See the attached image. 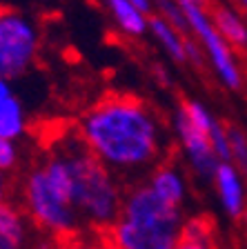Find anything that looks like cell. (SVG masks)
<instances>
[{"label": "cell", "instance_id": "obj_6", "mask_svg": "<svg viewBox=\"0 0 247 249\" xmlns=\"http://www.w3.org/2000/svg\"><path fill=\"white\" fill-rule=\"evenodd\" d=\"M40 31L29 16L0 7V78L16 80L36 65Z\"/></svg>", "mask_w": 247, "mask_h": 249}, {"label": "cell", "instance_id": "obj_22", "mask_svg": "<svg viewBox=\"0 0 247 249\" xmlns=\"http://www.w3.org/2000/svg\"><path fill=\"white\" fill-rule=\"evenodd\" d=\"M11 187H14V185H11V176H9V174H2V171H0V205L9 200Z\"/></svg>", "mask_w": 247, "mask_h": 249}, {"label": "cell", "instance_id": "obj_20", "mask_svg": "<svg viewBox=\"0 0 247 249\" xmlns=\"http://www.w3.org/2000/svg\"><path fill=\"white\" fill-rule=\"evenodd\" d=\"M185 65H191V67H196V69L207 67L205 52H203V47L198 45V40H196L194 36L185 38Z\"/></svg>", "mask_w": 247, "mask_h": 249}, {"label": "cell", "instance_id": "obj_5", "mask_svg": "<svg viewBox=\"0 0 247 249\" xmlns=\"http://www.w3.org/2000/svg\"><path fill=\"white\" fill-rule=\"evenodd\" d=\"M180 5L185 11L190 36H194L198 45L203 47L207 67L211 69V73L225 89L241 91L245 85V76H243L241 62L236 58V49L218 34V29L211 22L207 5L196 2V0H180Z\"/></svg>", "mask_w": 247, "mask_h": 249}, {"label": "cell", "instance_id": "obj_24", "mask_svg": "<svg viewBox=\"0 0 247 249\" xmlns=\"http://www.w3.org/2000/svg\"><path fill=\"white\" fill-rule=\"evenodd\" d=\"M129 2H132L136 9L143 11V14H147V16L154 14V0H129Z\"/></svg>", "mask_w": 247, "mask_h": 249}, {"label": "cell", "instance_id": "obj_18", "mask_svg": "<svg viewBox=\"0 0 247 249\" xmlns=\"http://www.w3.org/2000/svg\"><path fill=\"white\" fill-rule=\"evenodd\" d=\"M209 142L211 149L216 154V158L221 162H229L232 160V151H229V136H227V123L218 120L209 131Z\"/></svg>", "mask_w": 247, "mask_h": 249}, {"label": "cell", "instance_id": "obj_21", "mask_svg": "<svg viewBox=\"0 0 247 249\" xmlns=\"http://www.w3.org/2000/svg\"><path fill=\"white\" fill-rule=\"evenodd\" d=\"M174 249H214V240H190L180 238V243Z\"/></svg>", "mask_w": 247, "mask_h": 249}, {"label": "cell", "instance_id": "obj_12", "mask_svg": "<svg viewBox=\"0 0 247 249\" xmlns=\"http://www.w3.org/2000/svg\"><path fill=\"white\" fill-rule=\"evenodd\" d=\"M112 20L129 38H143L150 34V16L136 9L129 0H107Z\"/></svg>", "mask_w": 247, "mask_h": 249}, {"label": "cell", "instance_id": "obj_8", "mask_svg": "<svg viewBox=\"0 0 247 249\" xmlns=\"http://www.w3.org/2000/svg\"><path fill=\"white\" fill-rule=\"evenodd\" d=\"M211 185L216 189V196H218L223 212L232 218V220H238L247 209L245 176L232 162H221L214 178H211Z\"/></svg>", "mask_w": 247, "mask_h": 249}, {"label": "cell", "instance_id": "obj_23", "mask_svg": "<svg viewBox=\"0 0 247 249\" xmlns=\"http://www.w3.org/2000/svg\"><path fill=\"white\" fill-rule=\"evenodd\" d=\"M11 96H14V89H11V80H7V78H0V105L5 103V100H9Z\"/></svg>", "mask_w": 247, "mask_h": 249}, {"label": "cell", "instance_id": "obj_26", "mask_svg": "<svg viewBox=\"0 0 247 249\" xmlns=\"http://www.w3.org/2000/svg\"><path fill=\"white\" fill-rule=\"evenodd\" d=\"M196 2H203V5H209V0H196Z\"/></svg>", "mask_w": 247, "mask_h": 249}, {"label": "cell", "instance_id": "obj_10", "mask_svg": "<svg viewBox=\"0 0 247 249\" xmlns=\"http://www.w3.org/2000/svg\"><path fill=\"white\" fill-rule=\"evenodd\" d=\"M207 9H209L211 22H214V27L218 29V34H221L234 49L245 52L247 49V22L241 11L229 5H223V2H218V5H207Z\"/></svg>", "mask_w": 247, "mask_h": 249}, {"label": "cell", "instance_id": "obj_2", "mask_svg": "<svg viewBox=\"0 0 247 249\" xmlns=\"http://www.w3.org/2000/svg\"><path fill=\"white\" fill-rule=\"evenodd\" d=\"M52 147L67 165L72 202L82 225L109 229L123 207L125 185L89 151L76 129L65 138H58Z\"/></svg>", "mask_w": 247, "mask_h": 249}, {"label": "cell", "instance_id": "obj_13", "mask_svg": "<svg viewBox=\"0 0 247 249\" xmlns=\"http://www.w3.org/2000/svg\"><path fill=\"white\" fill-rule=\"evenodd\" d=\"M150 36L158 42V47L167 53L170 60H174L176 65H185V38L187 34L178 31L176 27H171L167 20H163L160 16L152 14L150 16Z\"/></svg>", "mask_w": 247, "mask_h": 249}, {"label": "cell", "instance_id": "obj_7", "mask_svg": "<svg viewBox=\"0 0 247 249\" xmlns=\"http://www.w3.org/2000/svg\"><path fill=\"white\" fill-rule=\"evenodd\" d=\"M171 129H174L176 142L180 147V154L187 160V167L198 180L211 182L214 174H216L221 160L216 158L214 149H211L209 136L203 129H198L196 124L187 120V116L176 107L174 116H171Z\"/></svg>", "mask_w": 247, "mask_h": 249}, {"label": "cell", "instance_id": "obj_15", "mask_svg": "<svg viewBox=\"0 0 247 249\" xmlns=\"http://www.w3.org/2000/svg\"><path fill=\"white\" fill-rule=\"evenodd\" d=\"M178 109L187 116V120H190L191 124H196L198 129H203L207 136H209L211 127H214V124L218 123L216 116L211 114L209 109H207L205 105H203L198 98H190V96H185V98H180Z\"/></svg>", "mask_w": 247, "mask_h": 249}, {"label": "cell", "instance_id": "obj_3", "mask_svg": "<svg viewBox=\"0 0 247 249\" xmlns=\"http://www.w3.org/2000/svg\"><path fill=\"white\" fill-rule=\"evenodd\" d=\"M183 223V209L160 200L147 182H136L125 189L120 213L107 231L114 249H174Z\"/></svg>", "mask_w": 247, "mask_h": 249}, {"label": "cell", "instance_id": "obj_25", "mask_svg": "<svg viewBox=\"0 0 247 249\" xmlns=\"http://www.w3.org/2000/svg\"><path fill=\"white\" fill-rule=\"evenodd\" d=\"M234 5L238 7V11H241V14L247 16V0H234Z\"/></svg>", "mask_w": 247, "mask_h": 249}, {"label": "cell", "instance_id": "obj_14", "mask_svg": "<svg viewBox=\"0 0 247 249\" xmlns=\"http://www.w3.org/2000/svg\"><path fill=\"white\" fill-rule=\"evenodd\" d=\"M27 131V114L18 96L0 105V136L9 140H20Z\"/></svg>", "mask_w": 247, "mask_h": 249}, {"label": "cell", "instance_id": "obj_11", "mask_svg": "<svg viewBox=\"0 0 247 249\" xmlns=\"http://www.w3.org/2000/svg\"><path fill=\"white\" fill-rule=\"evenodd\" d=\"M29 223L11 200L0 205V249H27Z\"/></svg>", "mask_w": 247, "mask_h": 249}, {"label": "cell", "instance_id": "obj_16", "mask_svg": "<svg viewBox=\"0 0 247 249\" xmlns=\"http://www.w3.org/2000/svg\"><path fill=\"white\" fill-rule=\"evenodd\" d=\"M227 136H229V151H232V165L247 178V134L238 124L227 123Z\"/></svg>", "mask_w": 247, "mask_h": 249}, {"label": "cell", "instance_id": "obj_19", "mask_svg": "<svg viewBox=\"0 0 247 249\" xmlns=\"http://www.w3.org/2000/svg\"><path fill=\"white\" fill-rule=\"evenodd\" d=\"M20 165V149H18V140H9L0 136V171L2 174H14Z\"/></svg>", "mask_w": 247, "mask_h": 249}, {"label": "cell", "instance_id": "obj_17", "mask_svg": "<svg viewBox=\"0 0 247 249\" xmlns=\"http://www.w3.org/2000/svg\"><path fill=\"white\" fill-rule=\"evenodd\" d=\"M154 14L160 16L163 20H167L171 27L190 36V27H187V18L180 0H154Z\"/></svg>", "mask_w": 247, "mask_h": 249}, {"label": "cell", "instance_id": "obj_9", "mask_svg": "<svg viewBox=\"0 0 247 249\" xmlns=\"http://www.w3.org/2000/svg\"><path fill=\"white\" fill-rule=\"evenodd\" d=\"M145 182H147V187L160 200L183 209V205L187 200V178L183 174V169L171 158H165L163 162H158L147 174V180Z\"/></svg>", "mask_w": 247, "mask_h": 249}, {"label": "cell", "instance_id": "obj_4", "mask_svg": "<svg viewBox=\"0 0 247 249\" xmlns=\"http://www.w3.org/2000/svg\"><path fill=\"white\" fill-rule=\"evenodd\" d=\"M20 194L25 216L42 231L52 236H72L82 227V220L72 200L54 189L40 162L27 169L20 182Z\"/></svg>", "mask_w": 247, "mask_h": 249}, {"label": "cell", "instance_id": "obj_1", "mask_svg": "<svg viewBox=\"0 0 247 249\" xmlns=\"http://www.w3.org/2000/svg\"><path fill=\"white\" fill-rule=\"evenodd\" d=\"M78 136L127 189L143 182L167 158V129L160 114L143 98L109 93L94 103L76 124Z\"/></svg>", "mask_w": 247, "mask_h": 249}]
</instances>
